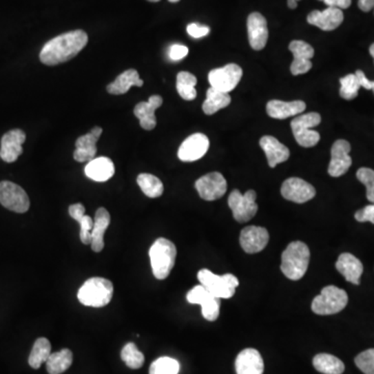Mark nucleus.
<instances>
[{
    "mask_svg": "<svg viewBox=\"0 0 374 374\" xmlns=\"http://www.w3.org/2000/svg\"><path fill=\"white\" fill-rule=\"evenodd\" d=\"M355 218L360 222H370L374 225V204L366 206L363 209L355 212Z\"/></svg>",
    "mask_w": 374,
    "mask_h": 374,
    "instance_id": "79ce46f5",
    "label": "nucleus"
},
{
    "mask_svg": "<svg viewBox=\"0 0 374 374\" xmlns=\"http://www.w3.org/2000/svg\"><path fill=\"white\" fill-rule=\"evenodd\" d=\"M369 52H370V54H371V56L373 57V59H374V43L373 44L371 45V46H370Z\"/></svg>",
    "mask_w": 374,
    "mask_h": 374,
    "instance_id": "8fccbe9b",
    "label": "nucleus"
},
{
    "mask_svg": "<svg viewBox=\"0 0 374 374\" xmlns=\"http://www.w3.org/2000/svg\"><path fill=\"white\" fill-rule=\"evenodd\" d=\"M101 127L96 126L89 134L77 138L75 143L74 159L79 163H87L93 160L97 153V142L102 134Z\"/></svg>",
    "mask_w": 374,
    "mask_h": 374,
    "instance_id": "aec40b11",
    "label": "nucleus"
},
{
    "mask_svg": "<svg viewBox=\"0 0 374 374\" xmlns=\"http://www.w3.org/2000/svg\"><path fill=\"white\" fill-rule=\"evenodd\" d=\"M73 363V353L70 349H61L51 353L46 361V369L49 374H61L70 368Z\"/></svg>",
    "mask_w": 374,
    "mask_h": 374,
    "instance_id": "7c9ffc66",
    "label": "nucleus"
},
{
    "mask_svg": "<svg viewBox=\"0 0 374 374\" xmlns=\"http://www.w3.org/2000/svg\"><path fill=\"white\" fill-rule=\"evenodd\" d=\"M237 374H263L264 362L257 349H243L235 361Z\"/></svg>",
    "mask_w": 374,
    "mask_h": 374,
    "instance_id": "4be33fe9",
    "label": "nucleus"
},
{
    "mask_svg": "<svg viewBox=\"0 0 374 374\" xmlns=\"http://www.w3.org/2000/svg\"><path fill=\"white\" fill-rule=\"evenodd\" d=\"M336 269L347 282L359 285L363 273V264L357 257L349 253H343L337 260Z\"/></svg>",
    "mask_w": 374,
    "mask_h": 374,
    "instance_id": "a878e982",
    "label": "nucleus"
},
{
    "mask_svg": "<svg viewBox=\"0 0 374 374\" xmlns=\"http://www.w3.org/2000/svg\"><path fill=\"white\" fill-rule=\"evenodd\" d=\"M281 194L288 201L302 204L313 199L316 195L314 186L300 178H289L282 184Z\"/></svg>",
    "mask_w": 374,
    "mask_h": 374,
    "instance_id": "ddd939ff",
    "label": "nucleus"
},
{
    "mask_svg": "<svg viewBox=\"0 0 374 374\" xmlns=\"http://www.w3.org/2000/svg\"><path fill=\"white\" fill-rule=\"evenodd\" d=\"M240 245L247 254H256L267 247L269 240V231L263 227H245L240 233Z\"/></svg>",
    "mask_w": 374,
    "mask_h": 374,
    "instance_id": "dca6fc26",
    "label": "nucleus"
},
{
    "mask_svg": "<svg viewBox=\"0 0 374 374\" xmlns=\"http://www.w3.org/2000/svg\"><path fill=\"white\" fill-rule=\"evenodd\" d=\"M121 357H122L123 362L132 369H138L145 363L144 355L132 342L127 343L123 347Z\"/></svg>",
    "mask_w": 374,
    "mask_h": 374,
    "instance_id": "e433bc0d",
    "label": "nucleus"
},
{
    "mask_svg": "<svg viewBox=\"0 0 374 374\" xmlns=\"http://www.w3.org/2000/svg\"><path fill=\"white\" fill-rule=\"evenodd\" d=\"M169 3H178L179 0H169Z\"/></svg>",
    "mask_w": 374,
    "mask_h": 374,
    "instance_id": "3c124183",
    "label": "nucleus"
},
{
    "mask_svg": "<svg viewBox=\"0 0 374 374\" xmlns=\"http://www.w3.org/2000/svg\"><path fill=\"white\" fill-rule=\"evenodd\" d=\"M355 74V76H357V81H359L360 85H361L362 87H364V89L366 90H371L372 81H370L369 79L366 77V75L364 74L363 71L357 70Z\"/></svg>",
    "mask_w": 374,
    "mask_h": 374,
    "instance_id": "49530a36",
    "label": "nucleus"
},
{
    "mask_svg": "<svg viewBox=\"0 0 374 374\" xmlns=\"http://www.w3.org/2000/svg\"><path fill=\"white\" fill-rule=\"evenodd\" d=\"M196 189L202 199L205 201H216L226 194L227 181L222 174L214 172L198 179Z\"/></svg>",
    "mask_w": 374,
    "mask_h": 374,
    "instance_id": "f8f14e48",
    "label": "nucleus"
},
{
    "mask_svg": "<svg viewBox=\"0 0 374 374\" xmlns=\"http://www.w3.org/2000/svg\"><path fill=\"white\" fill-rule=\"evenodd\" d=\"M180 365L177 360L169 357H161L155 360L150 366V374H178Z\"/></svg>",
    "mask_w": 374,
    "mask_h": 374,
    "instance_id": "4c0bfd02",
    "label": "nucleus"
},
{
    "mask_svg": "<svg viewBox=\"0 0 374 374\" xmlns=\"http://www.w3.org/2000/svg\"><path fill=\"white\" fill-rule=\"evenodd\" d=\"M138 184L143 193L151 199L159 198L163 194V184L159 178L151 174H141L138 177Z\"/></svg>",
    "mask_w": 374,
    "mask_h": 374,
    "instance_id": "c9c22d12",
    "label": "nucleus"
},
{
    "mask_svg": "<svg viewBox=\"0 0 374 374\" xmlns=\"http://www.w3.org/2000/svg\"><path fill=\"white\" fill-rule=\"evenodd\" d=\"M259 144H260L262 150L264 151L267 161H269V165L271 167H276L279 163H285L289 158V149L273 136H263V138H261Z\"/></svg>",
    "mask_w": 374,
    "mask_h": 374,
    "instance_id": "b1692460",
    "label": "nucleus"
},
{
    "mask_svg": "<svg viewBox=\"0 0 374 374\" xmlns=\"http://www.w3.org/2000/svg\"><path fill=\"white\" fill-rule=\"evenodd\" d=\"M110 224V214L105 208L100 207L96 211L92 230L91 247L94 252L100 253L104 247V234Z\"/></svg>",
    "mask_w": 374,
    "mask_h": 374,
    "instance_id": "cd10ccee",
    "label": "nucleus"
},
{
    "mask_svg": "<svg viewBox=\"0 0 374 374\" xmlns=\"http://www.w3.org/2000/svg\"><path fill=\"white\" fill-rule=\"evenodd\" d=\"M0 159H1V157H0Z\"/></svg>",
    "mask_w": 374,
    "mask_h": 374,
    "instance_id": "6e6d98bb",
    "label": "nucleus"
},
{
    "mask_svg": "<svg viewBox=\"0 0 374 374\" xmlns=\"http://www.w3.org/2000/svg\"><path fill=\"white\" fill-rule=\"evenodd\" d=\"M69 214L73 220L81 225V240L85 245H91L92 230H93L94 220L91 216H85V208L83 204H73L69 207Z\"/></svg>",
    "mask_w": 374,
    "mask_h": 374,
    "instance_id": "c756f323",
    "label": "nucleus"
},
{
    "mask_svg": "<svg viewBox=\"0 0 374 374\" xmlns=\"http://www.w3.org/2000/svg\"><path fill=\"white\" fill-rule=\"evenodd\" d=\"M153 275L157 280L169 277L176 262L177 249L169 239L158 238L155 240L149 251Z\"/></svg>",
    "mask_w": 374,
    "mask_h": 374,
    "instance_id": "7ed1b4c3",
    "label": "nucleus"
},
{
    "mask_svg": "<svg viewBox=\"0 0 374 374\" xmlns=\"http://www.w3.org/2000/svg\"><path fill=\"white\" fill-rule=\"evenodd\" d=\"M189 54V48L184 45L175 44L169 50V56L172 61H180Z\"/></svg>",
    "mask_w": 374,
    "mask_h": 374,
    "instance_id": "c03bdc74",
    "label": "nucleus"
},
{
    "mask_svg": "<svg viewBox=\"0 0 374 374\" xmlns=\"http://www.w3.org/2000/svg\"><path fill=\"white\" fill-rule=\"evenodd\" d=\"M329 8L344 10L351 7V0H322Z\"/></svg>",
    "mask_w": 374,
    "mask_h": 374,
    "instance_id": "a18cd8bd",
    "label": "nucleus"
},
{
    "mask_svg": "<svg viewBox=\"0 0 374 374\" xmlns=\"http://www.w3.org/2000/svg\"><path fill=\"white\" fill-rule=\"evenodd\" d=\"M198 279L201 285L204 286L212 295L220 300L232 298L239 285L238 279L235 276L231 273L218 276L206 269H201L198 273Z\"/></svg>",
    "mask_w": 374,
    "mask_h": 374,
    "instance_id": "0eeeda50",
    "label": "nucleus"
},
{
    "mask_svg": "<svg viewBox=\"0 0 374 374\" xmlns=\"http://www.w3.org/2000/svg\"><path fill=\"white\" fill-rule=\"evenodd\" d=\"M306 107V103L302 100L291 102L271 100L267 103V112L271 118L284 120V118L302 114V112H304Z\"/></svg>",
    "mask_w": 374,
    "mask_h": 374,
    "instance_id": "393cba45",
    "label": "nucleus"
},
{
    "mask_svg": "<svg viewBox=\"0 0 374 374\" xmlns=\"http://www.w3.org/2000/svg\"><path fill=\"white\" fill-rule=\"evenodd\" d=\"M357 178L366 186V197L374 204V171L369 167H361L357 172Z\"/></svg>",
    "mask_w": 374,
    "mask_h": 374,
    "instance_id": "ea45409f",
    "label": "nucleus"
},
{
    "mask_svg": "<svg viewBox=\"0 0 374 374\" xmlns=\"http://www.w3.org/2000/svg\"><path fill=\"white\" fill-rule=\"evenodd\" d=\"M343 20H344V15H343L342 10L337 9V8H328L324 11L311 12L307 17L309 24L326 32H331L338 28Z\"/></svg>",
    "mask_w": 374,
    "mask_h": 374,
    "instance_id": "412c9836",
    "label": "nucleus"
},
{
    "mask_svg": "<svg viewBox=\"0 0 374 374\" xmlns=\"http://www.w3.org/2000/svg\"><path fill=\"white\" fill-rule=\"evenodd\" d=\"M114 295V285L104 278H91L77 293L79 302L87 307L102 308L107 306Z\"/></svg>",
    "mask_w": 374,
    "mask_h": 374,
    "instance_id": "20e7f679",
    "label": "nucleus"
},
{
    "mask_svg": "<svg viewBox=\"0 0 374 374\" xmlns=\"http://www.w3.org/2000/svg\"><path fill=\"white\" fill-rule=\"evenodd\" d=\"M163 98L159 95H153L148 101L141 102L134 107V116L140 120L141 126L145 130L154 129L156 126L155 110L160 107Z\"/></svg>",
    "mask_w": 374,
    "mask_h": 374,
    "instance_id": "5701e85b",
    "label": "nucleus"
},
{
    "mask_svg": "<svg viewBox=\"0 0 374 374\" xmlns=\"http://www.w3.org/2000/svg\"><path fill=\"white\" fill-rule=\"evenodd\" d=\"M355 365L365 374H374V349H367L357 355Z\"/></svg>",
    "mask_w": 374,
    "mask_h": 374,
    "instance_id": "a19ab883",
    "label": "nucleus"
},
{
    "mask_svg": "<svg viewBox=\"0 0 374 374\" xmlns=\"http://www.w3.org/2000/svg\"><path fill=\"white\" fill-rule=\"evenodd\" d=\"M360 10L363 12H370L374 9V0H359L357 3Z\"/></svg>",
    "mask_w": 374,
    "mask_h": 374,
    "instance_id": "de8ad7c7",
    "label": "nucleus"
},
{
    "mask_svg": "<svg viewBox=\"0 0 374 374\" xmlns=\"http://www.w3.org/2000/svg\"><path fill=\"white\" fill-rule=\"evenodd\" d=\"M51 355V344L48 339L39 338L34 342L32 353L28 357V364L34 369H39L43 363H46Z\"/></svg>",
    "mask_w": 374,
    "mask_h": 374,
    "instance_id": "f704fd0d",
    "label": "nucleus"
},
{
    "mask_svg": "<svg viewBox=\"0 0 374 374\" xmlns=\"http://www.w3.org/2000/svg\"><path fill=\"white\" fill-rule=\"evenodd\" d=\"M187 302L201 304L202 315L208 322H216L220 316V298L212 295L204 286L198 285L187 293Z\"/></svg>",
    "mask_w": 374,
    "mask_h": 374,
    "instance_id": "9d476101",
    "label": "nucleus"
},
{
    "mask_svg": "<svg viewBox=\"0 0 374 374\" xmlns=\"http://www.w3.org/2000/svg\"><path fill=\"white\" fill-rule=\"evenodd\" d=\"M144 81L138 76V72L134 69L125 71L118 75L116 81L107 85V92L112 95H123L127 93L130 87H143Z\"/></svg>",
    "mask_w": 374,
    "mask_h": 374,
    "instance_id": "c85d7f7f",
    "label": "nucleus"
},
{
    "mask_svg": "<svg viewBox=\"0 0 374 374\" xmlns=\"http://www.w3.org/2000/svg\"><path fill=\"white\" fill-rule=\"evenodd\" d=\"M351 147L347 141L338 140L331 149V161L329 165V174L332 177H341L351 167V157L349 156Z\"/></svg>",
    "mask_w": 374,
    "mask_h": 374,
    "instance_id": "4468645a",
    "label": "nucleus"
},
{
    "mask_svg": "<svg viewBox=\"0 0 374 374\" xmlns=\"http://www.w3.org/2000/svg\"><path fill=\"white\" fill-rule=\"evenodd\" d=\"M322 122V116L318 112H309L300 114L291 121V129L294 138L300 146L311 148L320 143V134L312 128L316 127Z\"/></svg>",
    "mask_w": 374,
    "mask_h": 374,
    "instance_id": "39448f33",
    "label": "nucleus"
},
{
    "mask_svg": "<svg viewBox=\"0 0 374 374\" xmlns=\"http://www.w3.org/2000/svg\"><path fill=\"white\" fill-rule=\"evenodd\" d=\"M256 191H247L245 195L238 189H234L229 196L228 204L233 216L238 222H247L252 220L258 211L256 204Z\"/></svg>",
    "mask_w": 374,
    "mask_h": 374,
    "instance_id": "6e6552de",
    "label": "nucleus"
},
{
    "mask_svg": "<svg viewBox=\"0 0 374 374\" xmlns=\"http://www.w3.org/2000/svg\"><path fill=\"white\" fill-rule=\"evenodd\" d=\"M296 3H298V1H300V0H295Z\"/></svg>",
    "mask_w": 374,
    "mask_h": 374,
    "instance_id": "5fc2aeb1",
    "label": "nucleus"
},
{
    "mask_svg": "<svg viewBox=\"0 0 374 374\" xmlns=\"http://www.w3.org/2000/svg\"><path fill=\"white\" fill-rule=\"evenodd\" d=\"M242 77V69L236 64H228L222 68L214 69L208 74L210 85L218 91L229 93L238 85Z\"/></svg>",
    "mask_w": 374,
    "mask_h": 374,
    "instance_id": "9b49d317",
    "label": "nucleus"
},
{
    "mask_svg": "<svg viewBox=\"0 0 374 374\" xmlns=\"http://www.w3.org/2000/svg\"><path fill=\"white\" fill-rule=\"evenodd\" d=\"M89 37L83 30H73L48 41L40 52V61L46 66L63 64L76 56L85 46Z\"/></svg>",
    "mask_w": 374,
    "mask_h": 374,
    "instance_id": "f257e3e1",
    "label": "nucleus"
},
{
    "mask_svg": "<svg viewBox=\"0 0 374 374\" xmlns=\"http://www.w3.org/2000/svg\"><path fill=\"white\" fill-rule=\"evenodd\" d=\"M209 145V140L205 134H191L182 143L178 150V157L184 163L199 160L207 153Z\"/></svg>",
    "mask_w": 374,
    "mask_h": 374,
    "instance_id": "2eb2a0df",
    "label": "nucleus"
},
{
    "mask_svg": "<svg viewBox=\"0 0 374 374\" xmlns=\"http://www.w3.org/2000/svg\"><path fill=\"white\" fill-rule=\"evenodd\" d=\"M197 77L189 72H180L177 75V91L182 99L191 101L197 97Z\"/></svg>",
    "mask_w": 374,
    "mask_h": 374,
    "instance_id": "72a5a7b5",
    "label": "nucleus"
},
{
    "mask_svg": "<svg viewBox=\"0 0 374 374\" xmlns=\"http://www.w3.org/2000/svg\"><path fill=\"white\" fill-rule=\"evenodd\" d=\"M25 132L21 129H13L7 132L1 138L0 157L8 163H15L23 153L22 145L25 142Z\"/></svg>",
    "mask_w": 374,
    "mask_h": 374,
    "instance_id": "6ab92c4d",
    "label": "nucleus"
},
{
    "mask_svg": "<svg viewBox=\"0 0 374 374\" xmlns=\"http://www.w3.org/2000/svg\"><path fill=\"white\" fill-rule=\"evenodd\" d=\"M371 91L374 93V81H372Z\"/></svg>",
    "mask_w": 374,
    "mask_h": 374,
    "instance_id": "864d4df0",
    "label": "nucleus"
},
{
    "mask_svg": "<svg viewBox=\"0 0 374 374\" xmlns=\"http://www.w3.org/2000/svg\"><path fill=\"white\" fill-rule=\"evenodd\" d=\"M340 85V96L345 100L355 99L361 87L355 74H349L341 79Z\"/></svg>",
    "mask_w": 374,
    "mask_h": 374,
    "instance_id": "58836bf2",
    "label": "nucleus"
},
{
    "mask_svg": "<svg viewBox=\"0 0 374 374\" xmlns=\"http://www.w3.org/2000/svg\"><path fill=\"white\" fill-rule=\"evenodd\" d=\"M148 1H151V3H157V1H160V0H148Z\"/></svg>",
    "mask_w": 374,
    "mask_h": 374,
    "instance_id": "603ef678",
    "label": "nucleus"
},
{
    "mask_svg": "<svg viewBox=\"0 0 374 374\" xmlns=\"http://www.w3.org/2000/svg\"><path fill=\"white\" fill-rule=\"evenodd\" d=\"M0 203L16 214H25L30 206L26 191L21 186L11 181L0 182Z\"/></svg>",
    "mask_w": 374,
    "mask_h": 374,
    "instance_id": "1a4fd4ad",
    "label": "nucleus"
},
{
    "mask_svg": "<svg viewBox=\"0 0 374 374\" xmlns=\"http://www.w3.org/2000/svg\"><path fill=\"white\" fill-rule=\"evenodd\" d=\"M289 50L294 56L290 66L292 74L300 75L308 73L312 69L311 59L314 56L313 47L304 41L295 40L290 43Z\"/></svg>",
    "mask_w": 374,
    "mask_h": 374,
    "instance_id": "f3484780",
    "label": "nucleus"
},
{
    "mask_svg": "<svg viewBox=\"0 0 374 374\" xmlns=\"http://www.w3.org/2000/svg\"><path fill=\"white\" fill-rule=\"evenodd\" d=\"M313 366L318 371L324 374H342L344 364L338 357L329 353H320L313 359Z\"/></svg>",
    "mask_w": 374,
    "mask_h": 374,
    "instance_id": "473e14b6",
    "label": "nucleus"
},
{
    "mask_svg": "<svg viewBox=\"0 0 374 374\" xmlns=\"http://www.w3.org/2000/svg\"><path fill=\"white\" fill-rule=\"evenodd\" d=\"M310 262V249L302 241L289 243L282 254L281 271L286 278L298 281L306 275Z\"/></svg>",
    "mask_w": 374,
    "mask_h": 374,
    "instance_id": "f03ea898",
    "label": "nucleus"
},
{
    "mask_svg": "<svg viewBox=\"0 0 374 374\" xmlns=\"http://www.w3.org/2000/svg\"><path fill=\"white\" fill-rule=\"evenodd\" d=\"M296 7H298V3H296L295 0H288V8L291 10L296 9Z\"/></svg>",
    "mask_w": 374,
    "mask_h": 374,
    "instance_id": "09e8293b",
    "label": "nucleus"
},
{
    "mask_svg": "<svg viewBox=\"0 0 374 374\" xmlns=\"http://www.w3.org/2000/svg\"><path fill=\"white\" fill-rule=\"evenodd\" d=\"M247 36L251 47L254 50H262L269 40L267 21L260 13L249 14L247 17Z\"/></svg>",
    "mask_w": 374,
    "mask_h": 374,
    "instance_id": "a211bd4d",
    "label": "nucleus"
},
{
    "mask_svg": "<svg viewBox=\"0 0 374 374\" xmlns=\"http://www.w3.org/2000/svg\"><path fill=\"white\" fill-rule=\"evenodd\" d=\"M231 103V97L229 93L218 91L210 87L206 94V100L203 103V112L207 116L216 114L218 110L227 107Z\"/></svg>",
    "mask_w": 374,
    "mask_h": 374,
    "instance_id": "2f4dec72",
    "label": "nucleus"
},
{
    "mask_svg": "<svg viewBox=\"0 0 374 374\" xmlns=\"http://www.w3.org/2000/svg\"><path fill=\"white\" fill-rule=\"evenodd\" d=\"M85 173L94 181L105 182L114 176V165L107 157H95L85 165Z\"/></svg>",
    "mask_w": 374,
    "mask_h": 374,
    "instance_id": "bb28decb",
    "label": "nucleus"
},
{
    "mask_svg": "<svg viewBox=\"0 0 374 374\" xmlns=\"http://www.w3.org/2000/svg\"><path fill=\"white\" fill-rule=\"evenodd\" d=\"M187 32L194 39H200L209 34L210 28L208 26L200 25L198 23H191L187 26Z\"/></svg>",
    "mask_w": 374,
    "mask_h": 374,
    "instance_id": "37998d69",
    "label": "nucleus"
},
{
    "mask_svg": "<svg viewBox=\"0 0 374 374\" xmlns=\"http://www.w3.org/2000/svg\"><path fill=\"white\" fill-rule=\"evenodd\" d=\"M349 295L336 286H326L312 302V311L318 315H333L346 307Z\"/></svg>",
    "mask_w": 374,
    "mask_h": 374,
    "instance_id": "423d86ee",
    "label": "nucleus"
}]
</instances>
